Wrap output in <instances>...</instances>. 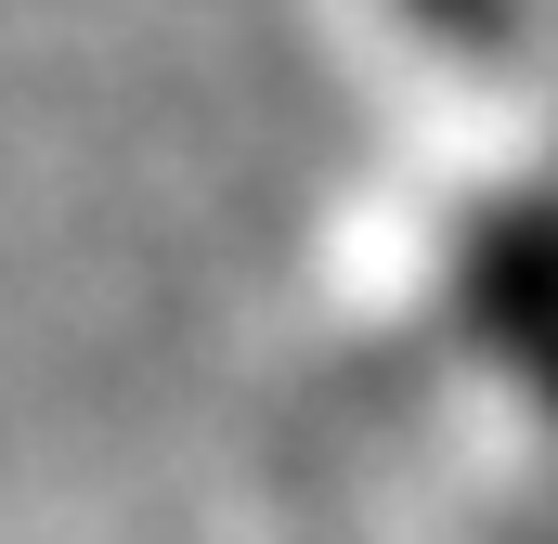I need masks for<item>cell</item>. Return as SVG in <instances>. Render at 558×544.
I'll return each instance as SVG.
<instances>
[{
  "label": "cell",
  "mask_w": 558,
  "mask_h": 544,
  "mask_svg": "<svg viewBox=\"0 0 558 544\" xmlns=\"http://www.w3.org/2000/svg\"><path fill=\"white\" fill-rule=\"evenodd\" d=\"M533 544H546V532H533Z\"/></svg>",
  "instance_id": "1"
}]
</instances>
